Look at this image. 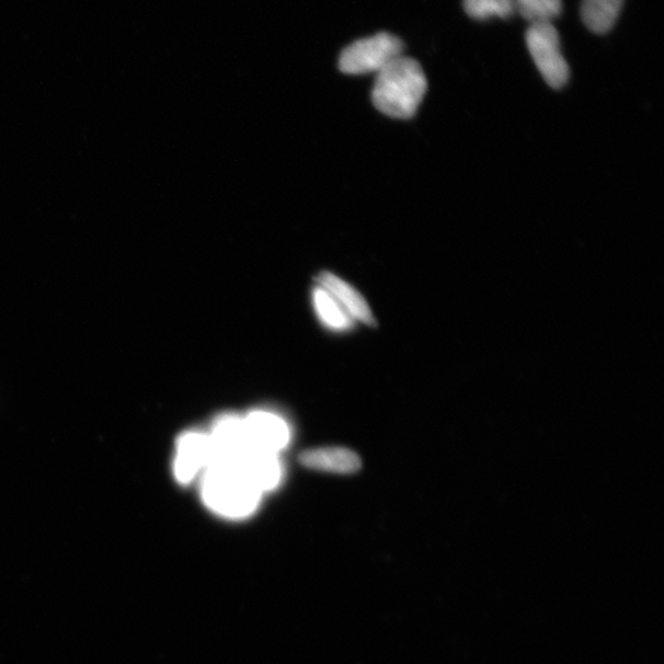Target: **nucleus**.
Instances as JSON below:
<instances>
[{
    "mask_svg": "<svg viewBox=\"0 0 664 664\" xmlns=\"http://www.w3.org/2000/svg\"><path fill=\"white\" fill-rule=\"evenodd\" d=\"M427 91V78L421 64L400 56L376 73L372 100L385 117L409 120L415 117Z\"/></svg>",
    "mask_w": 664,
    "mask_h": 664,
    "instance_id": "obj_1",
    "label": "nucleus"
},
{
    "mask_svg": "<svg viewBox=\"0 0 664 664\" xmlns=\"http://www.w3.org/2000/svg\"><path fill=\"white\" fill-rule=\"evenodd\" d=\"M202 496L222 516L242 519L258 507L261 491L238 462L214 461L203 479Z\"/></svg>",
    "mask_w": 664,
    "mask_h": 664,
    "instance_id": "obj_2",
    "label": "nucleus"
},
{
    "mask_svg": "<svg viewBox=\"0 0 664 664\" xmlns=\"http://www.w3.org/2000/svg\"><path fill=\"white\" fill-rule=\"evenodd\" d=\"M404 42L393 33L376 36L353 42L342 51L339 67L346 74L378 73L389 63L403 56Z\"/></svg>",
    "mask_w": 664,
    "mask_h": 664,
    "instance_id": "obj_3",
    "label": "nucleus"
},
{
    "mask_svg": "<svg viewBox=\"0 0 664 664\" xmlns=\"http://www.w3.org/2000/svg\"><path fill=\"white\" fill-rule=\"evenodd\" d=\"M525 41L545 82L553 89L565 87L570 76L569 64L561 52L559 32L552 22L531 24Z\"/></svg>",
    "mask_w": 664,
    "mask_h": 664,
    "instance_id": "obj_4",
    "label": "nucleus"
},
{
    "mask_svg": "<svg viewBox=\"0 0 664 664\" xmlns=\"http://www.w3.org/2000/svg\"><path fill=\"white\" fill-rule=\"evenodd\" d=\"M213 457L210 436L200 432L182 434L177 444L175 479L181 485L190 484L203 466L213 462Z\"/></svg>",
    "mask_w": 664,
    "mask_h": 664,
    "instance_id": "obj_5",
    "label": "nucleus"
},
{
    "mask_svg": "<svg viewBox=\"0 0 664 664\" xmlns=\"http://www.w3.org/2000/svg\"><path fill=\"white\" fill-rule=\"evenodd\" d=\"M250 449L276 454L288 445L290 430L285 422L265 411H256L244 420Z\"/></svg>",
    "mask_w": 664,
    "mask_h": 664,
    "instance_id": "obj_6",
    "label": "nucleus"
},
{
    "mask_svg": "<svg viewBox=\"0 0 664 664\" xmlns=\"http://www.w3.org/2000/svg\"><path fill=\"white\" fill-rule=\"evenodd\" d=\"M213 462H238L250 450L244 420L225 416L217 421L212 436Z\"/></svg>",
    "mask_w": 664,
    "mask_h": 664,
    "instance_id": "obj_7",
    "label": "nucleus"
},
{
    "mask_svg": "<svg viewBox=\"0 0 664 664\" xmlns=\"http://www.w3.org/2000/svg\"><path fill=\"white\" fill-rule=\"evenodd\" d=\"M316 282L319 288L325 290L342 308L352 320H358L369 326H375V318L363 295L352 288L346 281L338 278L331 272L318 274Z\"/></svg>",
    "mask_w": 664,
    "mask_h": 664,
    "instance_id": "obj_8",
    "label": "nucleus"
},
{
    "mask_svg": "<svg viewBox=\"0 0 664 664\" xmlns=\"http://www.w3.org/2000/svg\"><path fill=\"white\" fill-rule=\"evenodd\" d=\"M301 463L313 471L353 474L360 471V456L345 449H320L306 451L300 456Z\"/></svg>",
    "mask_w": 664,
    "mask_h": 664,
    "instance_id": "obj_9",
    "label": "nucleus"
},
{
    "mask_svg": "<svg viewBox=\"0 0 664 664\" xmlns=\"http://www.w3.org/2000/svg\"><path fill=\"white\" fill-rule=\"evenodd\" d=\"M238 463L261 492L279 485L281 466L276 454L250 449Z\"/></svg>",
    "mask_w": 664,
    "mask_h": 664,
    "instance_id": "obj_10",
    "label": "nucleus"
},
{
    "mask_svg": "<svg viewBox=\"0 0 664 664\" xmlns=\"http://www.w3.org/2000/svg\"><path fill=\"white\" fill-rule=\"evenodd\" d=\"M624 6V0H582L583 24L594 33H606L615 26Z\"/></svg>",
    "mask_w": 664,
    "mask_h": 664,
    "instance_id": "obj_11",
    "label": "nucleus"
},
{
    "mask_svg": "<svg viewBox=\"0 0 664 664\" xmlns=\"http://www.w3.org/2000/svg\"><path fill=\"white\" fill-rule=\"evenodd\" d=\"M313 303L320 320L332 330H348L352 319L342 311L339 303L325 290L318 288L313 292Z\"/></svg>",
    "mask_w": 664,
    "mask_h": 664,
    "instance_id": "obj_12",
    "label": "nucleus"
},
{
    "mask_svg": "<svg viewBox=\"0 0 664 664\" xmlns=\"http://www.w3.org/2000/svg\"><path fill=\"white\" fill-rule=\"evenodd\" d=\"M514 9L531 24L552 22L563 11V0H513Z\"/></svg>",
    "mask_w": 664,
    "mask_h": 664,
    "instance_id": "obj_13",
    "label": "nucleus"
},
{
    "mask_svg": "<svg viewBox=\"0 0 664 664\" xmlns=\"http://www.w3.org/2000/svg\"><path fill=\"white\" fill-rule=\"evenodd\" d=\"M465 13L475 20L509 19L514 13L513 0H463Z\"/></svg>",
    "mask_w": 664,
    "mask_h": 664,
    "instance_id": "obj_14",
    "label": "nucleus"
}]
</instances>
